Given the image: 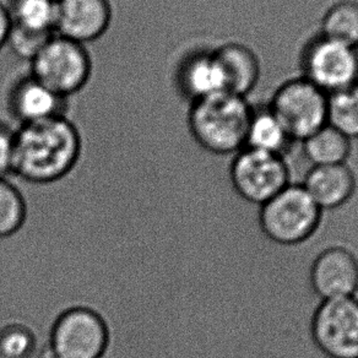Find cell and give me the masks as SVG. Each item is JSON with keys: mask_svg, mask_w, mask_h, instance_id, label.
Listing matches in <instances>:
<instances>
[{"mask_svg": "<svg viewBox=\"0 0 358 358\" xmlns=\"http://www.w3.org/2000/svg\"><path fill=\"white\" fill-rule=\"evenodd\" d=\"M81 151V134L66 115L20 125L14 174L34 185L55 183L75 169Z\"/></svg>", "mask_w": 358, "mask_h": 358, "instance_id": "1", "label": "cell"}, {"mask_svg": "<svg viewBox=\"0 0 358 358\" xmlns=\"http://www.w3.org/2000/svg\"><path fill=\"white\" fill-rule=\"evenodd\" d=\"M252 112L247 97L222 92L190 103L188 128L206 152L234 156L245 148Z\"/></svg>", "mask_w": 358, "mask_h": 358, "instance_id": "2", "label": "cell"}, {"mask_svg": "<svg viewBox=\"0 0 358 358\" xmlns=\"http://www.w3.org/2000/svg\"><path fill=\"white\" fill-rule=\"evenodd\" d=\"M259 226L264 236L282 247L303 244L317 234L324 213L303 185L291 183L273 199L259 206Z\"/></svg>", "mask_w": 358, "mask_h": 358, "instance_id": "3", "label": "cell"}, {"mask_svg": "<svg viewBox=\"0 0 358 358\" xmlns=\"http://www.w3.org/2000/svg\"><path fill=\"white\" fill-rule=\"evenodd\" d=\"M30 63L34 78L68 100L89 84L94 69L86 45L57 34Z\"/></svg>", "mask_w": 358, "mask_h": 358, "instance_id": "4", "label": "cell"}, {"mask_svg": "<svg viewBox=\"0 0 358 358\" xmlns=\"http://www.w3.org/2000/svg\"><path fill=\"white\" fill-rule=\"evenodd\" d=\"M229 179L234 193L254 206H262L292 183L285 157L249 148L234 155Z\"/></svg>", "mask_w": 358, "mask_h": 358, "instance_id": "5", "label": "cell"}, {"mask_svg": "<svg viewBox=\"0 0 358 358\" xmlns=\"http://www.w3.org/2000/svg\"><path fill=\"white\" fill-rule=\"evenodd\" d=\"M329 95L303 76L278 87L268 110L294 141H303L328 124Z\"/></svg>", "mask_w": 358, "mask_h": 358, "instance_id": "6", "label": "cell"}, {"mask_svg": "<svg viewBox=\"0 0 358 358\" xmlns=\"http://www.w3.org/2000/svg\"><path fill=\"white\" fill-rule=\"evenodd\" d=\"M303 78L331 95L358 84V47L319 35L302 53Z\"/></svg>", "mask_w": 358, "mask_h": 358, "instance_id": "7", "label": "cell"}, {"mask_svg": "<svg viewBox=\"0 0 358 358\" xmlns=\"http://www.w3.org/2000/svg\"><path fill=\"white\" fill-rule=\"evenodd\" d=\"M110 330L100 313L87 307L66 309L55 320L48 346L57 358H102Z\"/></svg>", "mask_w": 358, "mask_h": 358, "instance_id": "8", "label": "cell"}, {"mask_svg": "<svg viewBox=\"0 0 358 358\" xmlns=\"http://www.w3.org/2000/svg\"><path fill=\"white\" fill-rule=\"evenodd\" d=\"M310 336L325 358H358V297L320 301Z\"/></svg>", "mask_w": 358, "mask_h": 358, "instance_id": "9", "label": "cell"}, {"mask_svg": "<svg viewBox=\"0 0 358 358\" xmlns=\"http://www.w3.org/2000/svg\"><path fill=\"white\" fill-rule=\"evenodd\" d=\"M309 281L320 301L358 297V253L346 245L322 249L310 264Z\"/></svg>", "mask_w": 358, "mask_h": 358, "instance_id": "10", "label": "cell"}, {"mask_svg": "<svg viewBox=\"0 0 358 358\" xmlns=\"http://www.w3.org/2000/svg\"><path fill=\"white\" fill-rule=\"evenodd\" d=\"M112 17L110 0H58L55 34L86 45L105 35Z\"/></svg>", "mask_w": 358, "mask_h": 358, "instance_id": "11", "label": "cell"}, {"mask_svg": "<svg viewBox=\"0 0 358 358\" xmlns=\"http://www.w3.org/2000/svg\"><path fill=\"white\" fill-rule=\"evenodd\" d=\"M8 107L20 125L32 124L66 115L68 99L55 94L29 74L16 80L11 86Z\"/></svg>", "mask_w": 358, "mask_h": 358, "instance_id": "12", "label": "cell"}, {"mask_svg": "<svg viewBox=\"0 0 358 358\" xmlns=\"http://www.w3.org/2000/svg\"><path fill=\"white\" fill-rule=\"evenodd\" d=\"M304 189L323 213L343 209L357 193V174L348 164L312 166L304 174Z\"/></svg>", "mask_w": 358, "mask_h": 358, "instance_id": "13", "label": "cell"}, {"mask_svg": "<svg viewBox=\"0 0 358 358\" xmlns=\"http://www.w3.org/2000/svg\"><path fill=\"white\" fill-rule=\"evenodd\" d=\"M176 84L190 103L227 92L224 71L215 50H198L185 57L176 73Z\"/></svg>", "mask_w": 358, "mask_h": 358, "instance_id": "14", "label": "cell"}, {"mask_svg": "<svg viewBox=\"0 0 358 358\" xmlns=\"http://www.w3.org/2000/svg\"><path fill=\"white\" fill-rule=\"evenodd\" d=\"M214 50L224 71L227 92L247 97L258 85L262 74L257 53L238 42H229Z\"/></svg>", "mask_w": 358, "mask_h": 358, "instance_id": "15", "label": "cell"}, {"mask_svg": "<svg viewBox=\"0 0 358 358\" xmlns=\"http://www.w3.org/2000/svg\"><path fill=\"white\" fill-rule=\"evenodd\" d=\"M294 140L268 107L254 110L249 120L245 148L285 157Z\"/></svg>", "mask_w": 358, "mask_h": 358, "instance_id": "16", "label": "cell"}, {"mask_svg": "<svg viewBox=\"0 0 358 358\" xmlns=\"http://www.w3.org/2000/svg\"><path fill=\"white\" fill-rule=\"evenodd\" d=\"M11 27L34 35L55 34L58 0H9Z\"/></svg>", "mask_w": 358, "mask_h": 358, "instance_id": "17", "label": "cell"}, {"mask_svg": "<svg viewBox=\"0 0 358 358\" xmlns=\"http://www.w3.org/2000/svg\"><path fill=\"white\" fill-rule=\"evenodd\" d=\"M302 143L304 156L312 166L348 164L352 152V141L329 124Z\"/></svg>", "mask_w": 358, "mask_h": 358, "instance_id": "18", "label": "cell"}, {"mask_svg": "<svg viewBox=\"0 0 358 358\" xmlns=\"http://www.w3.org/2000/svg\"><path fill=\"white\" fill-rule=\"evenodd\" d=\"M330 40L358 47V3L340 0L325 11L322 34Z\"/></svg>", "mask_w": 358, "mask_h": 358, "instance_id": "19", "label": "cell"}, {"mask_svg": "<svg viewBox=\"0 0 358 358\" xmlns=\"http://www.w3.org/2000/svg\"><path fill=\"white\" fill-rule=\"evenodd\" d=\"M328 124L351 141L358 140V84L329 95Z\"/></svg>", "mask_w": 358, "mask_h": 358, "instance_id": "20", "label": "cell"}, {"mask_svg": "<svg viewBox=\"0 0 358 358\" xmlns=\"http://www.w3.org/2000/svg\"><path fill=\"white\" fill-rule=\"evenodd\" d=\"M25 199L20 190L8 180L0 178V238L20 231L26 221Z\"/></svg>", "mask_w": 358, "mask_h": 358, "instance_id": "21", "label": "cell"}, {"mask_svg": "<svg viewBox=\"0 0 358 358\" xmlns=\"http://www.w3.org/2000/svg\"><path fill=\"white\" fill-rule=\"evenodd\" d=\"M37 350L35 334L22 324H8L0 329V357L31 358Z\"/></svg>", "mask_w": 358, "mask_h": 358, "instance_id": "22", "label": "cell"}, {"mask_svg": "<svg viewBox=\"0 0 358 358\" xmlns=\"http://www.w3.org/2000/svg\"><path fill=\"white\" fill-rule=\"evenodd\" d=\"M50 36L34 35L25 31L17 30L11 27L10 35L8 40V45L10 47L14 55H17L21 59L31 60L38 55L42 47L50 40Z\"/></svg>", "mask_w": 358, "mask_h": 358, "instance_id": "23", "label": "cell"}, {"mask_svg": "<svg viewBox=\"0 0 358 358\" xmlns=\"http://www.w3.org/2000/svg\"><path fill=\"white\" fill-rule=\"evenodd\" d=\"M15 150L16 130L0 122V178L14 174Z\"/></svg>", "mask_w": 358, "mask_h": 358, "instance_id": "24", "label": "cell"}, {"mask_svg": "<svg viewBox=\"0 0 358 358\" xmlns=\"http://www.w3.org/2000/svg\"><path fill=\"white\" fill-rule=\"evenodd\" d=\"M11 21L8 8L6 4L0 1V50L8 45L9 35H10Z\"/></svg>", "mask_w": 358, "mask_h": 358, "instance_id": "25", "label": "cell"}, {"mask_svg": "<svg viewBox=\"0 0 358 358\" xmlns=\"http://www.w3.org/2000/svg\"><path fill=\"white\" fill-rule=\"evenodd\" d=\"M40 358H57V356H55V352L52 351V348H50V346H47V348L42 350Z\"/></svg>", "mask_w": 358, "mask_h": 358, "instance_id": "26", "label": "cell"}]
</instances>
